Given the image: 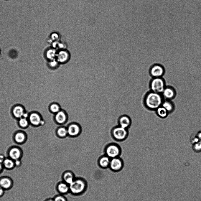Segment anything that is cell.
Wrapping results in <instances>:
<instances>
[{"instance_id": "cell-1", "label": "cell", "mask_w": 201, "mask_h": 201, "mask_svg": "<svg viewBox=\"0 0 201 201\" xmlns=\"http://www.w3.org/2000/svg\"><path fill=\"white\" fill-rule=\"evenodd\" d=\"M162 103V96L160 94L151 91L146 94L142 104L147 109L153 111L160 106Z\"/></svg>"}, {"instance_id": "cell-2", "label": "cell", "mask_w": 201, "mask_h": 201, "mask_svg": "<svg viewBox=\"0 0 201 201\" xmlns=\"http://www.w3.org/2000/svg\"><path fill=\"white\" fill-rule=\"evenodd\" d=\"M86 180L81 177H76L70 184V193L74 196H80L83 194L88 188Z\"/></svg>"}, {"instance_id": "cell-3", "label": "cell", "mask_w": 201, "mask_h": 201, "mask_svg": "<svg viewBox=\"0 0 201 201\" xmlns=\"http://www.w3.org/2000/svg\"><path fill=\"white\" fill-rule=\"evenodd\" d=\"M112 138L117 141H122L128 138L129 132L128 129L123 128L118 125L112 128L111 131Z\"/></svg>"}, {"instance_id": "cell-4", "label": "cell", "mask_w": 201, "mask_h": 201, "mask_svg": "<svg viewBox=\"0 0 201 201\" xmlns=\"http://www.w3.org/2000/svg\"><path fill=\"white\" fill-rule=\"evenodd\" d=\"M105 154L110 159L120 156L122 149L118 144L112 142L107 144L104 148Z\"/></svg>"}, {"instance_id": "cell-5", "label": "cell", "mask_w": 201, "mask_h": 201, "mask_svg": "<svg viewBox=\"0 0 201 201\" xmlns=\"http://www.w3.org/2000/svg\"><path fill=\"white\" fill-rule=\"evenodd\" d=\"M150 87L151 91L161 94L165 88L164 81L162 78H154L151 82Z\"/></svg>"}, {"instance_id": "cell-6", "label": "cell", "mask_w": 201, "mask_h": 201, "mask_svg": "<svg viewBox=\"0 0 201 201\" xmlns=\"http://www.w3.org/2000/svg\"><path fill=\"white\" fill-rule=\"evenodd\" d=\"M124 166V161L120 156L111 159L109 168L111 171L119 172L122 170Z\"/></svg>"}, {"instance_id": "cell-7", "label": "cell", "mask_w": 201, "mask_h": 201, "mask_svg": "<svg viewBox=\"0 0 201 201\" xmlns=\"http://www.w3.org/2000/svg\"><path fill=\"white\" fill-rule=\"evenodd\" d=\"M70 58V53L66 50H61L57 52L56 59L59 64L66 63L68 61Z\"/></svg>"}, {"instance_id": "cell-8", "label": "cell", "mask_w": 201, "mask_h": 201, "mask_svg": "<svg viewBox=\"0 0 201 201\" xmlns=\"http://www.w3.org/2000/svg\"><path fill=\"white\" fill-rule=\"evenodd\" d=\"M164 72V69L163 67L159 64L153 65L150 70V74L153 78L162 77Z\"/></svg>"}, {"instance_id": "cell-9", "label": "cell", "mask_w": 201, "mask_h": 201, "mask_svg": "<svg viewBox=\"0 0 201 201\" xmlns=\"http://www.w3.org/2000/svg\"><path fill=\"white\" fill-rule=\"evenodd\" d=\"M118 125L123 128L128 129L131 125L132 121L129 116L123 114L119 117L118 119Z\"/></svg>"}, {"instance_id": "cell-10", "label": "cell", "mask_w": 201, "mask_h": 201, "mask_svg": "<svg viewBox=\"0 0 201 201\" xmlns=\"http://www.w3.org/2000/svg\"><path fill=\"white\" fill-rule=\"evenodd\" d=\"M56 188L59 194L64 195L70 192V185L62 181L57 184Z\"/></svg>"}, {"instance_id": "cell-11", "label": "cell", "mask_w": 201, "mask_h": 201, "mask_svg": "<svg viewBox=\"0 0 201 201\" xmlns=\"http://www.w3.org/2000/svg\"><path fill=\"white\" fill-rule=\"evenodd\" d=\"M13 182L10 177L4 176L0 178V186L5 190L11 189L13 187Z\"/></svg>"}, {"instance_id": "cell-12", "label": "cell", "mask_w": 201, "mask_h": 201, "mask_svg": "<svg viewBox=\"0 0 201 201\" xmlns=\"http://www.w3.org/2000/svg\"><path fill=\"white\" fill-rule=\"evenodd\" d=\"M75 178L74 173L69 170L65 171L62 175V181L69 185L73 182Z\"/></svg>"}, {"instance_id": "cell-13", "label": "cell", "mask_w": 201, "mask_h": 201, "mask_svg": "<svg viewBox=\"0 0 201 201\" xmlns=\"http://www.w3.org/2000/svg\"><path fill=\"white\" fill-rule=\"evenodd\" d=\"M9 158L14 161L20 159L22 156L21 149L19 148L14 147L11 149L9 152Z\"/></svg>"}, {"instance_id": "cell-14", "label": "cell", "mask_w": 201, "mask_h": 201, "mask_svg": "<svg viewBox=\"0 0 201 201\" xmlns=\"http://www.w3.org/2000/svg\"><path fill=\"white\" fill-rule=\"evenodd\" d=\"M111 159L105 154L102 156L98 160V166L103 169L109 168Z\"/></svg>"}, {"instance_id": "cell-15", "label": "cell", "mask_w": 201, "mask_h": 201, "mask_svg": "<svg viewBox=\"0 0 201 201\" xmlns=\"http://www.w3.org/2000/svg\"><path fill=\"white\" fill-rule=\"evenodd\" d=\"M28 118L29 123L34 126L40 125L42 120L40 115L35 112L29 114Z\"/></svg>"}, {"instance_id": "cell-16", "label": "cell", "mask_w": 201, "mask_h": 201, "mask_svg": "<svg viewBox=\"0 0 201 201\" xmlns=\"http://www.w3.org/2000/svg\"><path fill=\"white\" fill-rule=\"evenodd\" d=\"M68 134L71 136L78 135L80 131L79 126L77 124L73 123L69 125L67 129Z\"/></svg>"}, {"instance_id": "cell-17", "label": "cell", "mask_w": 201, "mask_h": 201, "mask_svg": "<svg viewBox=\"0 0 201 201\" xmlns=\"http://www.w3.org/2000/svg\"><path fill=\"white\" fill-rule=\"evenodd\" d=\"M25 112L23 108L20 106H17L14 107L12 111L14 116L16 118L19 119L22 117Z\"/></svg>"}, {"instance_id": "cell-18", "label": "cell", "mask_w": 201, "mask_h": 201, "mask_svg": "<svg viewBox=\"0 0 201 201\" xmlns=\"http://www.w3.org/2000/svg\"><path fill=\"white\" fill-rule=\"evenodd\" d=\"M164 98L167 99L172 98L175 96V92L174 90L171 88L165 87L162 93Z\"/></svg>"}, {"instance_id": "cell-19", "label": "cell", "mask_w": 201, "mask_h": 201, "mask_svg": "<svg viewBox=\"0 0 201 201\" xmlns=\"http://www.w3.org/2000/svg\"><path fill=\"white\" fill-rule=\"evenodd\" d=\"M2 165L4 168L9 170L12 169L15 167L14 161L9 158H5Z\"/></svg>"}, {"instance_id": "cell-20", "label": "cell", "mask_w": 201, "mask_h": 201, "mask_svg": "<svg viewBox=\"0 0 201 201\" xmlns=\"http://www.w3.org/2000/svg\"><path fill=\"white\" fill-rule=\"evenodd\" d=\"M67 119L65 113L63 111H60L56 113L55 116V119L57 122L62 124L65 122Z\"/></svg>"}, {"instance_id": "cell-21", "label": "cell", "mask_w": 201, "mask_h": 201, "mask_svg": "<svg viewBox=\"0 0 201 201\" xmlns=\"http://www.w3.org/2000/svg\"><path fill=\"white\" fill-rule=\"evenodd\" d=\"M57 52L54 48H49L46 51V57L49 61L56 59Z\"/></svg>"}, {"instance_id": "cell-22", "label": "cell", "mask_w": 201, "mask_h": 201, "mask_svg": "<svg viewBox=\"0 0 201 201\" xmlns=\"http://www.w3.org/2000/svg\"><path fill=\"white\" fill-rule=\"evenodd\" d=\"M14 138L15 141L17 143H22L26 140V135L22 132H18L14 135Z\"/></svg>"}, {"instance_id": "cell-23", "label": "cell", "mask_w": 201, "mask_h": 201, "mask_svg": "<svg viewBox=\"0 0 201 201\" xmlns=\"http://www.w3.org/2000/svg\"><path fill=\"white\" fill-rule=\"evenodd\" d=\"M155 111L157 115L161 118H164L167 116L168 111L162 106L159 107Z\"/></svg>"}, {"instance_id": "cell-24", "label": "cell", "mask_w": 201, "mask_h": 201, "mask_svg": "<svg viewBox=\"0 0 201 201\" xmlns=\"http://www.w3.org/2000/svg\"><path fill=\"white\" fill-rule=\"evenodd\" d=\"M29 120L26 118L22 117L19 119V125L21 128H27L29 125Z\"/></svg>"}, {"instance_id": "cell-25", "label": "cell", "mask_w": 201, "mask_h": 201, "mask_svg": "<svg viewBox=\"0 0 201 201\" xmlns=\"http://www.w3.org/2000/svg\"><path fill=\"white\" fill-rule=\"evenodd\" d=\"M57 133L60 137H65L68 134L67 129L64 127H60L57 130Z\"/></svg>"}, {"instance_id": "cell-26", "label": "cell", "mask_w": 201, "mask_h": 201, "mask_svg": "<svg viewBox=\"0 0 201 201\" xmlns=\"http://www.w3.org/2000/svg\"><path fill=\"white\" fill-rule=\"evenodd\" d=\"M162 105V106L167 111H171L173 109L172 104L168 101H165L163 102Z\"/></svg>"}, {"instance_id": "cell-27", "label": "cell", "mask_w": 201, "mask_h": 201, "mask_svg": "<svg viewBox=\"0 0 201 201\" xmlns=\"http://www.w3.org/2000/svg\"><path fill=\"white\" fill-rule=\"evenodd\" d=\"M53 198L54 201H68L64 195L59 194L55 195Z\"/></svg>"}, {"instance_id": "cell-28", "label": "cell", "mask_w": 201, "mask_h": 201, "mask_svg": "<svg viewBox=\"0 0 201 201\" xmlns=\"http://www.w3.org/2000/svg\"><path fill=\"white\" fill-rule=\"evenodd\" d=\"M50 108L52 112L56 113L60 111V106L55 103L52 104L50 106Z\"/></svg>"}, {"instance_id": "cell-29", "label": "cell", "mask_w": 201, "mask_h": 201, "mask_svg": "<svg viewBox=\"0 0 201 201\" xmlns=\"http://www.w3.org/2000/svg\"><path fill=\"white\" fill-rule=\"evenodd\" d=\"M60 64L56 59L49 61L48 65L50 68L55 69L57 68Z\"/></svg>"}, {"instance_id": "cell-30", "label": "cell", "mask_w": 201, "mask_h": 201, "mask_svg": "<svg viewBox=\"0 0 201 201\" xmlns=\"http://www.w3.org/2000/svg\"><path fill=\"white\" fill-rule=\"evenodd\" d=\"M194 149L197 151H199L201 150V142L198 141L195 143L194 145Z\"/></svg>"}, {"instance_id": "cell-31", "label": "cell", "mask_w": 201, "mask_h": 201, "mask_svg": "<svg viewBox=\"0 0 201 201\" xmlns=\"http://www.w3.org/2000/svg\"><path fill=\"white\" fill-rule=\"evenodd\" d=\"M14 163L15 167H19L21 166L22 162L20 159H18L14 161Z\"/></svg>"}, {"instance_id": "cell-32", "label": "cell", "mask_w": 201, "mask_h": 201, "mask_svg": "<svg viewBox=\"0 0 201 201\" xmlns=\"http://www.w3.org/2000/svg\"><path fill=\"white\" fill-rule=\"evenodd\" d=\"M5 190L0 186V197L3 196Z\"/></svg>"}, {"instance_id": "cell-33", "label": "cell", "mask_w": 201, "mask_h": 201, "mask_svg": "<svg viewBox=\"0 0 201 201\" xmlns=\"http://www.w3.org/2000/svg\"><path fill=\"white\" fill-rule=\"evenodd\" d=\"M51 37L53 40H55L58 38V35L56 33H54L52 35Z\"/></svg>"}, {"instance_id": "cell-34", "label": "cell", "mask_w": 201, "mask_h": 201, "mask_svg": "<svg viewBox=\"0 0 201 201\" xmlns=\"http://www.w3.org/2000/svg\"><path fill=\"white\" fill-rule=\"evenodd\" d=\"M5 158L3 155L0 154V162L2 163Z\"/></svg>"}, {"instance_id": "cell-35", "label": "cell", "mask_w": 201, "mask_h": 201, "mask_svg": "<svg viewBox=\"0 0 201 201\" xmlns=\"http://www.w3.org/2000/svg\"><path fill=\"white\" fill-rule=\"evenodd\" d=\"M29 115L27 113L25 112L23 114L22 117L27 118L29 117Z\"/></svg>"}, {"instance_id": "cell-36", "label": "cell", "mask_w": 201, "mask_h": 201, "mask_svg": "<svg viewBox=\"0 0 201 201\" xmlns=\"http://www.w3.org/2000/svg\"><path fill=\"white\" fill-rule=\"evenodd\" d=\"M3 168L2 163L0 162V173L2 172Z\"/></svg>"}, {"instance_id": "cell-37", "label": "cell", "mask_w": 201, "mask_h": 201, "mask_svg": "<svg viewBox=\"0 0 201 201\" xmlns=\"http://www.w3.org/2000/svg\"><path fill=\"white\" fill-rule=\"evenodd\" d=\"M199 139L198 138H195L193 141V142L195 143H196L199 141Z\"/></svg>"}, {"instance_id": "cell-38", "label": "cell", "mask_w": 201, "mask_h": 201, "mask_svg": "<svg viewBox=\"0 0 201 201\" xmlns=\"http://www.w3.org/2000/svg\"><path fill=\"white\" fill-rule=\"evenodd\" d=\"M44 201H54L53 198H49L46 199Z\"/></svg>"}, {"instance_id": "cell-39", "label": "cell", "mask_w": 201, "mask_h": 201, "mask_svg": "<svg viewBox=\"0 0 201 201\" xmlns=\"http://www.w3.org/2000/svg\"><path fill=\"white\" fill-rule=\"evenodd\" d=\"M197 137L199 139H201V132H200L198 134Z\"/></svg>"}]
</instances>
